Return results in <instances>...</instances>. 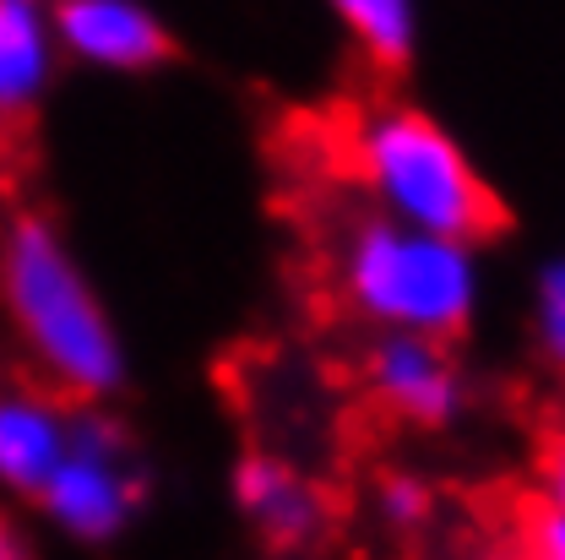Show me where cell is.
Here are the masks:
<instances>
[{"instance_id":"6da1fadb","label":"cell","mask_w":565,"mask_h":560,"mask_svg":"<svg viewBox=\"0 0 565 560\" xmlns=\"http://www.w3.org/2000/svg\"><path fill=\"white\" fill-rule=\"evenodd\" d=\"M327 169L381 197L403 223L435 240H490L505 229V208L473 175L462 147L429 115L403 104H353L327 126Z\"/></svg>"},{"instance_id":"7a4b0ae2","label":"cell","mask_w":565,"mask_h":560,"mask_svg":"<svg viewBox=\"0 0 565 560\" xmlns=\"http://www.w3.org/2000/svg\"><path fill=\"white\" fill-rule=\"evenodd\" d=\"M0 305L55 392L104 398L120 381V353L87 283L61 251L55 229L33 212H22L0 240Z\"/></svg>"},{"instance_id":"3957f363","label":"cell","mask_w":565,"mask_h":560,"mask_svg":"<svg viewBox=\"0 0 565 560\" xmlns=\"http://www.w3.org/2000/svg\"><path fill=\"white\" fill-rule=\"evenodd\" d=\"M343 294L381 321L419 338H446L468 321L473 273L462 245L408 234L392 223H359L343 245Z\"/></svg>"},{"instance_id":"277c9868","label":"cell","mask_w":565,"mask_h":560,"mask_svg":"<svg viewBox=\"0 0 565 560\" xmlns=\"http://www.w3.org/2000/svg\"><path fill=\"white\" fill-rule=\"evenodd\" d=\"M137 474H131V463H126V446H120V435L109 430V424H76L66 435V457H61V468L50 474V485H44V506L66 522L71 533H82V539H109L126 517H131V506H137Z\"/></svg>"},{"instance_id":"5b68a950","label":"cell","mask_w":565,"mask_h":560,"mask_svg":"<svg viewBox=\"0 0 565 560\" xmlns=\"http://www.w3.org/2000/svg\"><path fill=\"white\" fill-rule=\"evenodd\" d=\"M364 387L375 398V409H386L392 420L408 424H446L457 414V370L419 332H397L381 338L364 353Z\"/></svg>"},{"instance_id":"8992f818","label":"cell","mask_w":565,"mask_h":560,"mask_svg":"<svg viewBox=\"0 0 565 560\" xmlns=\"http://www.w3.org/2000/svg\"><path fill=\"white\" fill-rule=\"evenodd\" d=\"M61 33L76 55L98 66H158L174 55L169 33L131 0H61Z\"/></svg>"},{"instance_id":"52a82bcc","label":"cell","mask_w":565,"mask_h":560,"mask_svg":"<svg viewBox=\"0 0 565 560\" xmlns=\"http://www.w3.org/2000/svg\"><path fill=\"white\" fill-rule=\"evenodd\" d=\"M239 506L278 550H305L327 533V495L278 457H245L239 468Z\"/></svg>"},{"instance_id":"ba28073f","label":"cell","mask_w":565,"mask_h":560,"mask_svg":"<svg viewBox=\"0 0 565 560\" xmlns=\"http://www.w3.org/2000/svg\"><path fill=\"white\" fill-rule=\"evenodd\" d=\"M66 424L33 392H0V479L11 490L44 495L50 474L66 457Z\"/></svg>"},{"instance_id":"9c48e42d","label":"cell","mask_w":565,"mask_h":560,"mask_svg":"<svg viewBox=\"0 0 565 560\" xmlns=\"http://www.w3.org/2000/svg\"><path fill=\"white\" fill-rule=\"evenodd\" d=\"M44 82V33L28 0H0V109L17 115Z\"/></svg>"},{"instance_id":"30bf717a","label":"cell","mask_w":565,"mask_h":560,"mask_svg":"<svg viewBox=\"0 0 565 560\" xmlns=\"http://www.w3.org/2000/svg\"><path fill=\"white\" fill-rule=\"evenodd\" d=\"M343 22L353 28V39L364 44V55L375 66H403L408 44H414V17L408 0H338Z\"/></svg>"},{"instance_id":"8fae6325","label":"cell","mask_w":565,"mask_h":560,"mask_svg":"<svg viewBox=\"0 0 565 560\" xmlns=\"http://www.w3.org/2000/svg\"><path fill=\"white\" fill-rule=\"evenodd\" d=\"M539 338H544V353L565 364V262H555L539 288Z\"/></svg>"},{"instance_id":"7c38bea8","label":"cell","mask_w":565,"mask_h":560,"mask_svg":"<svg viewBox=\"0 0 565 560\" xmlns=\"http://www.w3.org/2000/svg\"><path fill=\"white\" fill-rule=\"evenodd\" d=\"M539 495L565 506V424H550L539 435Z\"/></svg>"},{"instance_id":"4fadbf2b","label":"cell","mask_w":565,"mask_h":560,"mask_svg":"<svg viewBox=\"0 0 565 560\" xmlns=\"http://www.w3.org/2000/svg\"><path fill=\"white\" fill-rule=\"evenodd\" d=\"M386 517H392V522H403V528H408V522H419L424 517V490L419 485H403V479H397V485H386Z\"/></svg>"},{"instance_id":"5bb4252c","label":"cell","mask_w":565,"mask_h":560,"mask_svg":"<svg viewBox=\"0 0 565 560\" xmlns=\"http://www.w3.org/2000/svg\"><path fill=\"white\" fill-rule=\"evenodd\" d=\"M0 560H28V545L17 539V528L0 517Z\"/></svg>"},{"instance_id":"9a60e30c","label":"cell","mask_w":565,"mask_h":560,"mask_svg":"<svg viewBox=\"0 0 565 560\" xmlns=\"http://www.w3.org/2000/svg\"><path fill=\"white\" fill-rule=\"evenodd\" d=\"M473 560H527V556H522V550H511V545H505V550H490V556H473Z\"/></svg>"}]
</instances>
